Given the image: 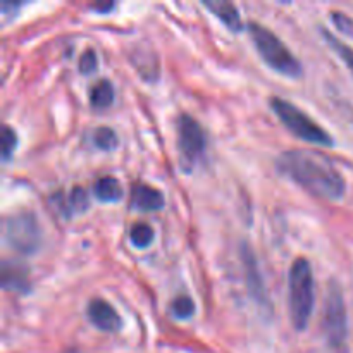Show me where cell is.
Returning a JSON list of instances; mask_svg holds the SVG:
<instances>
[{
  "label": "cell",
  "mask_w": 353,
  "mask_h": 353,
  "mask_svg": "<svg viewBox=\"0 0 353 353\" xmlns=\"http://www.w3.org/2000/svg\"><path fill=\"white\" fill-rule=\"evenodd\" d=\"M279 171L310 195L340 200L345 195L343 176L326 155L312 150H286L276 161Z\"/></svg>",
  "instance_id": "cell-1"
},
{
  "label": "cell",
  "mask_w": 353,
  "mask_h": 353,
  "mask_svg": "<svg viewBox=\"0 0 353 353\" xmlns=\"http://www.w3.org/2000/svg\"><path fill=\"white\" fill-rule=\"evenodd\" d=\"M314 276L309 261L296 259L288 272V302L290 317L296 331L309 326L314 310Z\"/></svg>",
  "instance_id": "cell-2"
},
{
  "label": "cell",
  "mask_w": 353,
  "mask_h": 353,
  "mask_svg": "<svg viewBox=\"0 0 353 353\" xmlns=\"http://www.w3.org/2000/svg\"><path fill=\"white\" fill-rule=\"evenodd\" d=\"M248 31L254 40L255 48L259 50L265 64L276 72L288 78H299L302 74V64L299 59L292 54L288 47L281 41L278 34L272 33L269 28L259 23L248 24Z\"/></svg>",
  "instance_id": "cell-3"
},
{
  "label": "cell",
  "mask_w": 353,
  "mask_h": 353,
  "mask_svg": "<svg viewBox=\"0 0 353 353\" xmlns=\"http://www.w3.org/2000/svg\"><path fill=\"white\" fill-rule=\"evenodd\" d=\"M323 333L333 353H347L348 317L343 293L340 285L331 281L327 285L323 307Z\"/></svg>",
  "instance_id": "cell-4"
},
{
  "label": "cell",
  "mask_w": 353,
  "mask_h": 353,
  "mask_svg": "<svg viewBox=\"0 0 353 353\" xmlns=\"http://www.w3.org/2000/svg\"><path fill=\"white\" fill-rule=\"evenodd\" d=\"M271 107L276 116L281 119V123L295 137H299L300 140H305L314 145H321V147H331L333 145L331 134L324 128H321L316 121L310 119L302 109L293 105L292 102L281 99V97H272Z\"/></svg>",
  "instance_id": "cell-5"
},
{
  "label": "cell",
  "mask_w": 353,
  "mask_h": 353,
  "mask_svg": "<svg viewBox=\"0 0 353 353\" xmlns=\"http://www.w3.org/2000/svg\"><path fill=\"white\" fill-rule=\"evenodd\" d=\"M40 226L31 212H17L6 221V240L23 255L34 254L40 247Z\"/></svg>",
  "instance_id": "cell-6"
},
{
  "label": "cell",
  "mask_w": 353,
  "mask_h": 353,
  "mask_svg": "<svg viewBox=\"0 0 353 353\" xmlns=\"http://www.w3.org/2000/svg\"><path fill=\"white\" fill-rule=\"evenodd\" d=\"M178 148L185 164H195L205 152V133L195 117H178Z\"/></svg>",
  "instance_id": "cell-7"
},
{
  "label": "cell",
  "mask_w": 353,
  "mask_h": 353,
  "mask_svg": "<svg viewBox=\"0 0 353 353\" xmlns=\"http://www.w3.org/2000/svg\"><path fill=\"white\" fill-rule=\"evenodd\" d=\"M88 319L90 323L100 331L105 333H116L123 326L121 316L117 310L103 299H93L88 305Z\"/></svg>",
  "instance_id": "cell-8"
},
{
  "label": "cell",
  "mask_w": 353,
  "mask_h": 353,
  "mask_svg": "<svg viewBox=\"0 0 353 353\" xmlns=\"http://www.w3.org/2000/svg\"><path fill=\"white\" fill-rule=\"evenodd\" d=\"M131 205L138 210H145V212L161 210L164 207V195L154 186L138 183L131 190Z\"/></svg>",
  "instance_id": "cell-9"
},
{
  "label": "cell",
  "mask_w": 353,
  "mask_h": 353,
  "mask_svg": "<svg viewBox=\"0 0 353 353\" xmlns=\"http://www.w3.org/2000/svg\"><path fill=\"white\" fill-rule=\"evenodd\" d=\"M203 7L209 9L217 19L223 21L231 31H241L243 30V21H241L240 12H238L236 6L226 0H216V2H203Z\"/></svg>",
  "instance_id": "cell-10"
},
{
  "label": "cell",
  "mask_w": 353,
  "mask_h": 353,
  "mask_svg": "<svg viewBox=\"0 0 353 353\" xmlns=\"http://www.w3.org/2000/svg\"><path fill=\"white\" fill-rule=\"evenodd\" d=\"M243 264H245V271H247V281H248V288H250L252 295H254L259 302L265 303L264 283H262L261 276H259V268L257 264H255V259L252 257L250 250H247V248L243 250Z\"/></svg>",
  "instance_id": "cell-11"
},
{
  "label": "cell",
  "mask_w": 353,
  "mask_h": 353,
  "mask_svg": "<svg viewBox=\"0 0 353 353\" xmlns=\"http://www.w3.org/2000/svg\"><path fill=\"white\" fill-rule=\"evenodd\" d=\"M93 195L100 200V202H117L123 196V188L121 183L112 176H103V178L97 179L93 185Z\"/></svg>",
  "instance_id": "cell-12"
},
{
  "label": "cell",
  "mask_w": 353,
  "mask_h": 353,
  "mask_svg": "<svg viewBox=\"0 0 353 353\" xmlns=\"http://www.w3.org/2000/svg\"><path fill=\"white\" fill-rule=\"evenodd\" d=\"M114 102V86L109 79H100L90 90V103L93 109H107Z\"/></svg>",
  "instance_id": "cell-13"
},
{
  "label": "cell",
  "mask_w": 353,
  "mask_h": 353,
  "mask_svg": "<svg viewBox=\"0 0 353 353\" xmlns=\"http://www.w3.org/2000/svg\"><path fill=\"white\" fill-rule=\"evenodd\" d=\"M61 209L64 210L65 217H71L72 214L85 212L88 209V195L83 188H72L65 202L62 203Z\"/></svg>",
  "instance_id": "cell-14"
},
{
  "label": "cell",
  "mask_w": 353,
  "mask_h": 353,
  "mask_svg": "<svg viewBox=\"0 0 353 353\" xmlns=\"http://www.w3.org/2000/svg\"><path fill=\"white\" fill-rule=\"evenodd\" d=\"M2 286L7 290H16V292H26L28 290V281L26 274L23 271H17V269H10L7 262H3L2 268Z\"/></svg>",
  "instance_id": "cell-15"
},
{
  "label": "cell",
  "mask_w": 353,
  "mask_h": 353,
  "mask_svg": "<svg viewBox=\"0 0 353 353\" xmlns=\"http://www.w3.org/2000/svg\"><path fill=\"white\" fill-rule=\"evenodd\" d=\"M130 240L137 248H147L154 241V231L148 224L137 223L131 226Z\"/></svg>",
  "instance_id": "cell-16"
},
{
  "label": "cell",
  "mask_w": 353,
  "mask_h": 353,
  "mask_svg": "<svg viewBox=\"0 0 353 353\" xmlns=\"http://www.w3.org/2000/svg\"><path fill=\"white\" fill-rule=\"evenodd\" d=\"M323 37L326 38L327 45H330V47L333 48L338 55H340L341 61H343L345 64L348 65V69L353 72V50L352 48L348 47L347 43H343V41L338 40V38L334 37V34H331L327 30H323Z\"/></svg>",
  "instance_id": "cell-17"
},
{
  "label": "cell",
  "mask_w": 353,
  "mask_h": 353,
  "mask_svg": "<svg viewBox=\"0 0 353 353\" xmlns=\"http://www.w3.org/2000/svg\"><path fill=\"white\" fill-rule=\"evenodd\" d=\"M117 134L116 131L110 130V128L102 126L97 128L95 133H93V143L100 148V150H114L117 147Z\"/></svg>",
  "instance_id": "cell-18"
},
{
  "label": "cell",
  "mask_w": 353,
  "mask_h": 353,
  "mask_svg": "<svg viewBox=\"0 0 353 353\" xmlns=\"http://www.w3.org/2000/svg\"><path fill=\"white\" fill-rule=\"evenodd\" d=\"M171 312L178 319H190L195 314V303H193V300L190 296L181 295L172 300Z\"/></svg>",
  "instance_id": "cell-19"
},
{
  "label": "cell",
  "mask_w": 353,
  "mask_h": 353,
  "mask_svg": "<svg viewBox=\"0 0 353 353\" xmlns=\"http://www.w3.org/2000/svg\"><path fill=\"white\" fill-rule=\"evenodd\" d=\"M17 145V134L16 131L12 130L10 126H3L2 128V161L7 162L10 159V155L14 154Z\"/></svg>",
  "instance_id": "cell-20"
},
{
  "label": "cell",
  "mask_w": 353,
  "mask_h": 353,
  "mask_svg": "<svg viewBox=\"0 0 353 353\" xmlns=\"http://www.w3.org/2000/svg\"><path fill=\"white\" fill-rule=\"evenodd\" d=\"M97 64H99L97 54L88 48V50L81 55V59H79V71H81L83 74H92L97 69Z\"/></svg>",
  "instance_id": "cell-21"
},
{
  "label": "cell",
  "mask_w": 353,
  "mask_h": 353,
  "mask_svg": "<svg viewBox=\"0 0 353 353\" xmlns=\"http://www.w3.org/2000/svg\"><path fill=\"white\" fill-rule=\"evenodd\" d=\"M331 17H333V23L336 24L338 30L343 31L345 34L353 37V21L347 16V14L336 12V10H334V12H331Z\"/></svg>",
  "instance_id": "cell-22"
},
{
  "label": "cell",
  "mask_w": 353,
  "mask_h": 353,
  "mask_svg": "<svg viewBox=\"0 0 353 353\" xmlns=\"http://www.w3.org/2000/svg\"><path fill=\"white\" fill-rule=\"evenodd\" d=\"M112 3H107V6H95V9L97 10H110V9H112Z\"/></svg>",
  "instance_id": "cell-23"
}]
</instances>
